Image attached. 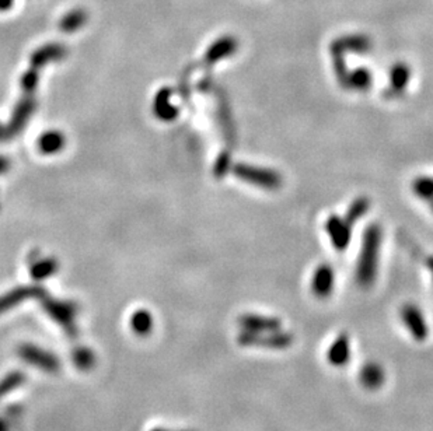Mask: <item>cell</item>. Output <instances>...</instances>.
<instances>
[{
  "mask_svg": "<svg viewBox=\"0 0 433 431\" xmlns=\"http://www.w3.org/2000/svg\"><path fill=\"white\" fill-rule=\"evenodd\" d=\"M19 356L28 364L39 368V370H44L45 373H58L59 371V367H61V363H59V359L54 355V353L45 350V349H41L38 347L35 344H31V343H24L19 347L17 350Z\"/></svg>",
  "mask_w": 433,
  "mask_h": 431,
  "instance_id": "obj_1",
  "label": "cell"
},
{
  "mask_svg": "<svg viewBox=\"0 0 433 431\" xmlns=\"http://www.w3.org/2000/svg\"><path fill=\"white\" fill-rule=\"evenodd\" d=\"M47 311L72 339L77 336L76 316H74V309L72 307L51 304L50 307H47Z\"/></svg>",
  "mask_w": 433,
  "mask_h": 431,
  "instance_id": "obj_2",
  "label": "cell"
},
{
  "mask_svg": "<svg viewBox=\"0 0 433 431\" xmlns=\"http://www.w3.org/2000/svg\"><path fill=\"white\" fill-rule=\"evenodd\" d=\"M72 360H73V364L82 371L90 370L96 364V356H94L93 350H90L89 347H83V346L73 350Z\"/></svg>",
  "mask_w": 433,
  "mask_h": 431,
  "instance_id": "obj_3",
  "label": "cell"
},
{
  "mask_svg": "<svg viewBox=\"0 0 433 431\" xmlns=\"http://www.w3.org/2000/svg\"><path fill=\"white\" fill-rule=\"evenodd\" d=\"M24 381H25V375L17 370L5 375L2 379H0V401H2L6 395H9L12 390L21 386Z\"/></svg>",
  "mask_w": 433,
  "mask_h": 431,
  "instance_id": "obj_4",
  "label": "cell"
},
{
  "mask_svg": "<svg viewBox=\"0 0 433 431\" xmlns=\"http://www.w3.org/2000/svg\"><path fill=\"white\" fill-rule=\"evenodd\" d=\"M151 327H153V320H151L150 313L147 311L139 309L134 313L132 318H131V328L134 329L135 333H138L140 336L147 335L151 331Z\"/></svg>",
  "mask_w": 433,
  "mask_h": 431,
  "instance_id": "obj_5",
  "label": "cell"
},
{
  "mask_svg": "<svg viewBox=\"0 0 433 431\" xmlns=\"http://www.w3.org/2000/svg\"><path fill=\"white\" fill-rule=\"evenodd\" d=\"M12 5V0H0V9H6Z\"/></svg>",
  "mask_w": 433,
  "mask_h": 431,
  "instance_id": "obj_6",
  "label": "cell"
},
{
  "mask_svg": "<svg viewBox=\"0 0 433 431\" xmlns=\"http://www.w3.org/2000/svg\"><path fill=\"white\" fill-rule=\"evenodd\" d=\"M0 431H9L8 430V424L2 419H0Z\"/></svg>",
  "mask_w": 433,
  "mask_h": 431,
  "instance_id": "obj_7",
  "label": "cell"
},
{
  "mask_svg": "<svg viewBox=\"0 0 433 431\" xmlns=\"http://www.w3.org/2000/svg\"><path fill=\"white\" fill-rule=\"evenodd\" d=\"M151 431H167V430H163V428H156V430H151Z\"/></svg>",
  "mask_w": 433,
  "mask_h": 431,
  "instance_id": "obj_8",
  "label": "cell"
}]
</instances>
